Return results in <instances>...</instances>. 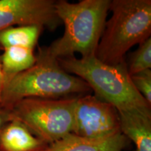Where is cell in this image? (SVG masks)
<instances>
[{
    "instance_id": "1",
    "label": "cell",
    "mask_w": 151,
    "mask_h": 151,
    "mask_svg": "<svg viewBox=\"0 0 151 151\" xmlns=\"http://www.w3.org/2000/svg\"><path fill=\"white\" fill-rule=\"evenodd\" d=\"M67 73L84 81L98 99L114 106L118 111H132L151 117V105L138 92L127 71L126 61L118 65L103 63L95 55L58 58Z\"/></svg>"
},
{
    "instance_id": "2",
    "label": "cell",
    "mask_w": 151,
    "mask_h": 151,
    "mask_svg": "<svg viewBox=\"0 0 151 151\" xmlns=\"http://www.w3.org/2000/svg\"><path fill=\"white\" fill-rule=\"evenodd\" d=\"M111 0H82L70 3L60 0L55 3L57 16L65 24L61 37L42 50L52 58L94 55L102 35Z\"/></svg>"
},
{
    "instance_id": "3",
    "label": "cell",
    "mask_w": 151,
    "mask_h": 151,
    "mask_svg": "<svg viewBox=\"0 0 151 151\" xmlns=\"http://www.w3.org/2000/svg\"><path fill=\"white\" fill-rule=\"evenodd\" d=\"M90 91L84 81L65 71L58 59L39 48L35 65L16 76L4 86L1 106L10 110L16 102L25 98L62 99Z\"/></svg>"
},
{
    "instance_id": "4",
    "label": "cell",
    "mask_w": 151,
    "mask_h": 151,
    "mask_svg": "<svg viewBox=\"0 0 151 151\" xmlns=\"http://www.w3.org/2000/svg\"><path fill=\"white\" fill-rule=\"evenodd\" d=\"M112 15L106 21L95 55L109 65L125 62V54L132 47L150 37V0H113Z\"/></svg>"
},
{
    "instance_id": "5",
    "label": "cell",
    "mask_w": 151,
    "mask_h": 151,
    "mask_svg": "<svg viewBox=\"0 0 151 151\" xmlns=\"http://www.w3.org/2000/svg\"><path fill=\"white\" fill-rule=\"evenodd\" d=\"M77 97L25 98L15 104L10 111L13 119L49 145L72 133Z\"/></svg>"
},
{
    "instance_id": "6",
    "label": "cell",
    "mask_w": 151,
    "mask_h": 151,
    "mask_svg": "<svg viewBox=\"0 0 151 151\" xmlns=\"http://www.w3.org/2000/svg\"><path fill=\"white\" fill-rule=\"evenodd\" d=\"M120 132L119 112L114 106L92 94L77 97L73 111L72 134L96 139Z\"/></svg>"
},
{
    "instance_id": "7",
    "label": "cell",
    "mask_w": 151,
    "mask_h": 151,
    "mask_svg": "<svg viewBox=\"0 0 151 151\" xmlns=\"http://www.w3.org/2000/svg\"><path fill=\"white\" fill-rule=\"evenodd\" d=\"M52 0H0V32L14 25L38 24L50 31L62 22Z\"/></svg>"
},
{
    "instance_id": "8",
    "label": "cell",
    "mask_w": 151,
    "mask_h": 151,
    "mask_svg": "<svg viewBox=\"0 0 151 151\" xmlns=\"http://www.w3.org/2000/svg\"><path fill=\"white\" fill-rule=\"evenodd\" d=\"M130 141L121 132L102 138L90 139L71 133L39 151H123Z\"/></svg>"
},
{
    "instance_id": "9",
    "label": "cell",
    "mask_w": 151,
    "mask_h": 151,
    "mask_svg": "<svg viewBox=\"0 0 151 151\" xmlns=\"http://www.w3.org/2000/svg\"><path fill=\"white\" fill-rule=\"evenodd\" d=\"M47 146L16 119L0 130V151H39Z\"/></svg>"
},
{
    "instance_id": "10",
    "label": "cell",
    "mask_w": 151,
    "mask_h": 151,
    "mask_svg": "<svg viewBox=\"0 0 151 151\" xmlns=\"http://www.w3.org/2000/svg\"><path fill=\"white\" fill-rule=\"evenodd\" d=\"M118 112L120 132L134 143V151H151V117L132 111Z\"/></svg>"
},
{
    "instance_id": "11",
    "label": "cell",
    "mask_w": 151,
    "mask_h": 151,
    "mask_svg": "<svg viewBox=\"0 0 151 151\" xmlns=\"http://www.w3.org/2000/svg\"><path fill=\"white\" fill-rule=\"evenodd\" d=\"M3 51L0 55V62L5 86L16 76L29 69L36 62V55L32 48L16 46L7 48Z\"/></svg>"
},
{
    "instance_id": "12",
    "label": "cell",
    "mask_w": 151,
    "mask_h": 151,
    "mask_svg": "<svg viewBox=\"0 0 151 151\" xmlns=\"http://www.w3.org/2000/svg\"><path fill=\"white\" fill-rule=\"evenodd\" d=\"M43 28L38 24L11 27L0 32V50L16 46L34 49Z\"/></svg>"
},
{
    "instance_id": "13",
    "label": "cell",
    "mask_w": 151,
    "mask_h": 151,
    "mask_svg": "<svg viewBox=\"0 0 151 151\" xmlns=\"http://www.w3.org/2000/svg\"><path fill=\"white\" fill-rule=\"evenodd\" d=\"M130 76L151 68V37L139 44V47L130 54L126 62Z\"/></svg>"
},
{
    "instance_id": "14",
    "label": "cell",
    "mask_w": 151,
    "mask_h": 151,
    "mask_svg": "<svg viewBox=\"0 0 151 151\" xmlns=\"http://www.w3.org/2000/svg\"><path fill=\"white\" fill-rule=\"evenodd\" d=\"M131 80L138 92L151 105V70L141 71L130 76Z\"/></svg>"
},
{
    "instance_id": "15",
    "label": "cell",
    "mask_w": 151,
    "mask_h": 151,
    "mask_svg": "<svg viewBox=\"0 0 151 151\" xmlns=\"http://www.w3.org/2000/svg\"><path fill=\"white\" fill-rule=\"evenodd\" d=\"M13 120L11 111L4 108H0V130L6 124Z\"/></svg>"
},
{
    "instance_id": "16",
    "label": "cell",
    "mask_w": 151,
    "mask_h": 151,
    "mask_svg": "<svg viewBox=\"0 0 151 151\" xmlns=\"http://www.w3.org/2000/svg\"><path fill=\"white\" fill-rule=\"evenodd\" d=\"M4 86V78L3 72L1 67V62H0V108H2V106H1V99H2V93Z\"/></svg>"
}]
</instances>
